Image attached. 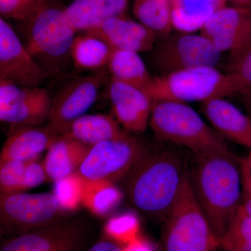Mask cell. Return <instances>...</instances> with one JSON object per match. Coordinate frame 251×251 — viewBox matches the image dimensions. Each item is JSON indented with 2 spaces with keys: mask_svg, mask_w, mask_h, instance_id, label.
Masks as SVG:
<instances>
[{
  "mask_svg": "<svg viewBox=\"0 0 251 251\" xmlns=\"http://www.w3.org/2000/svg\"><path fill=\"white\" fill-rule=\"evenodd\" d=\"M82 234L80 225L62 221L15 236L4 243L0 251H61L76 249Z\"/></svg>",
  "mask_w": 251,
  "mask_h": 251,
  "instance_id": "obj_15",
  "label": "cell"
},
{
  "mask_svg": "<svg viewBox=\"0 0 251 251\" xmlns=\"http://www.w3.org/2000/svg\"><path fill=\"white\" fill-rule=\"evenodd\" d=\"M23 44L50 75L71 56L77 31L65 12L53 0H43L25 19L20 22Z\"/></svg>",
  "mask_w": 251,
  "mask_h": 251,
  "instance_id": "obj_3",
  "label": "cell"
},
{
  "mask_svg": "<svg viewBox=\"0 0 251 251\" xmlns=\"http://www.w3.org/2000/svg\"><path fill=\"white\" fill-rule=\"evenodd\" d=\"M195 156L191 185L220 242L242 204L240 160L230 151Z\"/></svg>",
  "mask_w": 251,
  "mask_h": 251,
  "instance_id": "obj_1",
  "label": "cell"
},
{
  "mask_svg": "<svg viewBox=\"0 0 251 251\" xmlns=\"http://www.w3.org/2000/svg\"><path fill=\"white\" fill-rule=\"evenodd\" d=\"M241 171L242 175L243 186L247 188L251 191V168L240 160Z\"/></svg>",
  "mask_w": 251,
  "mask_h": 251,
  "instance_id": "obj_36",
  "label": "cell"
},
{
  "mask_svg": "<svg viewBox=\"0 0 251 251\" xmlns=\"http://www.w3.org/2000/svg\"><path fill=\"white\" fill-rule=\"evenodd\" d=\"M27 163V161H9L0 163L1 196L22 193Z\"/></svg>",
  "mask_w": 251,
  "mask_h": 251,
  "instance_id": "obj_31",
  "label": "cell"
},
{
  "mask_svg": "<svg viewBox=\"0 0 251 251\" xmlns=\"http://www.w3.org/2000/svg\"><path fill=\"white\" fill-rule=\"evenodd\" d=\"M47 179L44 163H40L36 159L27 161L22 192L42 184Z\"/></svg>",
  "mask_w": 251,
  "mask_h": 251,
  "instance_id": "obj_33",
  "label": "cell"
},
{
  "mask_svg": "<svg viewBox=\"0 0 251 251\" xmlns=\"http://www.w3.org/2000/svg\"><path fill=\"white\" fill-rule=\"evenodd\" d=\"M248 103L250 104V105H251V101L249 102V103Z\"/></svg>",
  "mask_w": 251,
  "mask_h": 251,
  "instance_id": "obj_41",
  "label": "cell"
},
{
  "mask_svg": "<svg viewBox=\"0 0 251 251\" xmlns=\"http://www.w3.org/2000/svg\"><path fill=\"white\" fill-rule=\"evenodd\" d=\"M75 251V249H67V250H64V251Z\"/></svg>",
  "mask_w": 251,
  "mask_h": 251,
  "instance_id": "obj_40",
  "label": "cell"
},
{
  "mask_svg": "<svg viewBox=\"0 0 251 251\" xmlns=\"http://www.w3.org/2000/svg\"><path fill=\"white\" fill-rule=\"evenodd\" d=\"M188 174L179 153L168 150L148 151L128 174L127 196L140 212L166 218Z\"/></svg>",
  "mask_w": 251,
  "mask_h": 251,
  "instance_id": "obj_2",
  "label": "cell"
},
{
  "mask_svg": "<svg viewBox=\"0 0 251 251\" xmlns=\"http://www.w3.org/2000/svg\"><path fill=\"white\" fill-rule=\"evenodd\" d=\"M138 227L137 218L131 214H125L109 220L104 231L114 242L127 245L138 237Z\"/></svg>",
  "mask_w": 251,
  "mask_h": 251,
  "instance_id": "obj_30",
  "label": "cell"
},
{
  "mask_svg": "<svg viewBox=\"0 0 251 251\" xmlns=\"http://www.w3.org/2000/svg\"><path fill=\"white\" fill-rule=\"evenodd\" d=\"M91 32L101 37L114 50L138 53L152 49L156 36L146 26L126 16L110 18Z\"/></svg>",
  "mask_w": 251,
  "mask_h": 251,
  "instance_id": "obj_16",
  "label": "cell"
},
{
  "mask_svg": "<svg viewBox=\"0 0 251 251\" xmlns=\"http://www.w3.org/2000/svg\"><path fill=\"white\" fill-rule=\"evenodd\" d=\"M133 13L137 21L163 38L173 29V0H135Z\"/></svg>",
  "mask_w": 251,
  "mask_h": 251,
  "instance_id": "obj_25",
  "label": "cell"
},
{
  "mask_svg": "<svg viewBox=\"0 0 251 251\" xmlns=\"http://www.w3.org/2000/svg\"><path fill=\"white\" fill-rule=\"evenodd\" d=\"M242 205L251 217V191L244 186H243Z\"/></svg>",
  "mask_w": 251,
  "mask_h": 251,
  "instance_id": "obj_37",
  "label": "cell"
},
{
  "mask_svg": "<svg viewBox=\"0 0 251 251\" xmlns=\"http://www.w3.org/2000/svg\"><path fill=\"white\" fill-rule=\"evenodd\" d=\"M61 135L77 140L88 147L128 135L116 119L102 115H84L67 126Z\"/></svg>",
  "mask_w": 251,
  "mask_h": 251,
  "instance_id": "obj_20",
  "label": "cell"
},
{
  "mask_svg": "<svg viewBox=\"0 0 251 251\" xmlns=\"http://www.w3.org/2000/svg\"><path fill=\"white\" fill-rule=\"evenodd\" d=\"M114 50L101 37L87 31L75 36L71 57L77 69L100 70L108 67Z\"/></svg>",
  "mask_w": 251,
  "mask_h": 251,
  "instance_id": "obj_22",
  "label": "cell"
},
{
  "mask_svg": "<svg viewBox=\"0 0 251 251\" xmlns=\"http://www.w3.org/2000/svg\"><path fill=\"white\" fill-rule=\"evenodd\" d=\"M221 54L202 34L179 31L163 38L157 46L154 62L162 74H167L191 68L216 67Z\"/></svg>",
  "mask_w": 251,
  "mask_h": 251,
  "instance_id": "obj_9",
  "label": "cell"
},
{
  "mask_svg": "<svg viewBox=\"0 0 251 251\" xmlns=\"http://www.w3.org/2000/svg\"><path fill=\"white\" fill-rule=\"evenodd\" d=\"M243 161H244V163H245L248 166L250 167V168H251V150L247 158H244V159H243Z\"/></svg>",
  "mask_w": 251,
  "mask_h": 251,
  "instance_id": "obj_39",
  "label": "cell"
},
{
  "mask_svg": "<svg viewBox=\"0 0 251 251\" xmlns=\"http://www.w3.org/2000/svg\"><path fill=\"white\" fill-rule=\"evenodd\" d=\"M150 125L159 139L184 147L195 155L229 151L223 137L186 103H153Z\"/></svg>",
  "mask_w": 251,
  "mask_h": 251,
  "instance_id": "obj_4",
  "label": "cell"
},
{
  "mask_svg": "<svg viewBox=\"0 0 251 251\" xmlns=\"http://www.w3.org/2000/svg\"><path fill=\"white\" fill-rule=\"evenodd\" d=\"M226 0H173V27L181 32L201 29Z\"/></svg>",
  "mask_w": 251,
  "mask_h": 251,
  "instance_id": "obj_24",
  "label": "cell"
},
{
  "mask_svg": "<svg viewBox=\"0 0 251 251\" xmlns=\"http://www.w3.org/2000/svg\"><path fill=\"white\" fill-rule=\"evenodd\" d=\"M122 196L112 184H85L82 202L97 215L103 216L116 206Z\"/></svg>",
  "mask_w": 251,
  "mask_h": 251,
  "instance_id": "obj_28",
  "label": "cell"
},
{
  "mask_svg": "<svg viewBox=\"0 0 251 251\" xmlns=\"http://www.w3.org/2000/svg\"><path fill=\"white\" fill-rule=\"evenodd\" d=\"M229 97L251 101V43L229 56Z\"/></svg>",
  "mask_w": 251,
  "mask_h": 251,
  "instance_id": "obj_26",
  "label": "cell"
},
{
  "mask_svg": "<svg viewBox=\"0 0 251 251\" xmlns=\"http://www.w3.org/2000/svg\"><path fill=\"white\" fill-rule=\"evenodd\" d=\"M60 136L49 125L21 126L8 137L0 155V163L36 159Z\"/></svg>",
  "mask_w": 251,
  "mask_h": 251,
  "instance_id": "obj_18",
  "label": "cell"
},
{
  "mask_svg": "<svg viewBox=\"0 0 251 251\" xmlns=\"http://www.w3.org/2000/svg\"><path fill=\"white\" fill-rule=\"evenodd\" d=\"M65 211L53 192L1 195V234L15 237L62 222Z\"/></svg>",
  "mask_w": 251,
  "mask_h": 251,
  "instance_id": "obj_8",
  "label": "cell"
},
{
  "mask_svg": "<svg viewBox=\"0 0 251 251\" xmlns=\"http://www.w3.org/2000/svg\"><path fill=\"white\" fill-rule=\"evenodd\" d=\"M125 249V251H152L148 243L138 237L126 245Z\"/></svg>",
  "mask_w": 251,
  "mask_h": 251,
  "instance_id": "obj_35",
  "label": "cell"
},
{
  "mask_svg": "<svg viewBox=\"0 0 251 251\" xmlns=\"http://www.w3.org/2000/svg\"><path fill=\"white\" fill-rule=\"evenodd\" d=\"M54 183V194L66 211L75 209L82 202L85 184L76 172Z\"/></svg>",
  "mask_w": 251,
  "mask_h": 251,
  "instance_id": "obj_29",
  "label": "cell"
},
{
  "mask_svg": "<svg viewBox=\"0 0 251 251\" xmlns=\"http://www.w3.org/2000/svg\"><path fill=\"white\" fill-rule=\"evenodd\" d=\"M52 98L41 87H23L0 80V120L16 126L49 122Z\"/></svg>",
  "mask_w": 251,
  "mask_h": 251,
  "instance_id": "obj_11",
  "label": "cell"
},
{
  "mask_svg": "<svg viewBox=\"0 0 251 251\" xmlns=\"http://www.w3.org/2000/svg\"><path fill=\"white\" fill-rule=\"evenodd\" d=\"M219 244L224 251H251V217L242 204Z\"/></svg>",
  "mask_w": 251,
  "mask_h": 251,
  "instance_id": "obj_27",
  "label": "cell"
},
{
  "mask_svg": "<svg viewBox=\"0 0 251 251\" xmlns=\"http://www.w3.org/2000/svg\"><path fill=\"white\" fill-rule=\"evenodd\" d=\"M43 0H0V14L4 19L23 21Z\"/></svg>",
  "mask_w": 251,
  "mask_h": 251,
  "instance_id": "obj_32",
  "label": "cell"
},
{
  "mask_svg": "<svg viewBox=\"0 0 251 251\" xmlns=\"http://www.w3.org/2000/svg\"><path fill=\"white\" fill-rule=\"evenodd\" d=\"M219 241L198 202L189 174L166 218L162 251H218Z\"/></svg>",
  "mask_w": 251,
  "mask_h": 251,
  "instance_id": "obj_5",
  "label": "cell"
},
{
  "mask_svg": "<svg viewBox=\"0 0 251 251\" xmlns=\"http://www.w3.org/2000/svg\"><path fill=\"white\" fill-rule=\"evenodd\" d=\"M90 148L77 140L60 135L48 150L43 163L48 179L55 182L75 173Z\"/></svg>",
  "mask_w": 251,
  "mask_h": 251,
  "instance_id": "obj_21",
  "label": "cell"
},
{
  "mask_svg": "<svg viewBox=\"0 0 251 251\" xmlns=\"http://www.w3.org/2000/svg\"><path fill=\"white\" fill-rule=\"evenodd\" d=\"M88 251H125V249L113 241L103 240L94 244Z\"/></svg>",
  "mask_w": 251,
  "mask_h": 251,
  "instance_id": "obj_34",
  "label": "cell"
},
{
  "mask_svg": "<svg viewBox=\"0 0 251 251\" xmlns=\"http://www.w3.org/2000/svg\"><path fill=\"white\" fill-rule=\"evenodd\" d=\"M148 152L144 144L127 135L91 147L77 174L85 184H113L128 175Z\"/></svg>",
  "mask_w": 251,
  "mask_h": 251,
  "instance_id": "obj_7",
  "label": "cell"
},
{
  "mask_svg": "<svg viewBox=\"0 0 251 251\" xmlns=\"http://www.w3.org/2000/svg\"><path fill=\"white\" fill-rule=\"evenodd\" d=\"M109 97L115 119L124 129L143 133L150 122L153 103L151 98L136 87L111 78Z\"/></svg>",
  "mask_w": 251,
  "mask_h": 251,
  "instance_id": "obj_14",
  "label": "cell"
},
{
  "mask_svg": "<svg viewBox=\"0 0 251 251\" xmlns=\"http://www.w3.org/2000/svg\"><path fill=\"white\" fill-rule=\"evenodd\" d=\"M200 30L221 53H235L251 43V9L225 5L206 20Z\"/></svg>",
  "mask_w": 251,
  "mask_h": 251,
  "instance_id": "obj_13",
  "label": "cell"
},
{
  "mask_svg": "<svg viewBox=\"0 0 251 251\" xmlns=\"http://www.w3.org/2000/svg\"><path fill=\"white\" fill-rule=\"evenodd\" d=\"M202 111L222 137L251 150V119L225 98L202 103Z\"/></svg>",
  "mask_w": 251,
  "mask_h": 251,
  "instance_id": "obj_17",
  "label": "cell"
},
{
  "mask_svg": "<svg viewBox=\"0 0 251 251\" xmlns=\"http://www.w3.org/2000/svg\"><path fill=\"white\" fill-rule=\"evenodd\" d=\"M129 0H74L65 12L77 32L98 29L107 20L126 16Z\"/></svg>",
  "mask_w": 251,
  "mask_h": 251,
  "instance_id": "obj_19",
  "label": "cell"
},
{
  "mask_svg": "<svg viewBox=\"0 0 251 251\" xmlns=\"http://www.w3.org/2000/svg\"><path fill=\"white\" fill-rule=\"evenodd\" d=\"M106 69L87 76L77 77L65 84L52 98L48 125L59 135L69 124L85 115L98 98L106 80Z\"/></svg>",
  "mask_w": 251,
  "mask_h": 251,
  "instance_id": "obj_10",
  "label": "cell"
},
{
  "mask_svg": "<svg viewBox=\"0 0 251 251\" xmlns=\"http://www.w3.org/2000/svg\"><path fill=\"white\" fill-rule=\"evenodd\" d=\"M112 78L133 86L147 94L152 82V75L139 53L133 51L115 50L108 63Z\"/></svg>",
  "mask_w": 251,
  "mask_h": 251,
  "instance_id": "obj_23",
  "label": "cell"
},
{
  "mask_svg": "<svg viewBox=\"0 0 251 251\" xmlns=\"http://www.w3.org/2000/svg\"><path fill=\"white\" fill-rule=\"evenodd\" d=\"M50 75L23 44L14 28L0 18V80L23 87H37Z\"/></svg>",
  "mask_w": 251,
  "mask_h": 251,
  "instance_id": "obj_12",
  "label": "cell"
},
{
  "mask_svg": "<svg viewBox=\"0 0 251 251\" xmlns=\"http://www.w3.org/2000/svg\"><path fill=\"white\" fill-rule=\"evenodd\" d=\"M147 94L153 103L160 101L205 102L229 97L228 75L216 67L183 69L153 76Z\"/></svg>",
  "mask_w": 251,
  "mask_h": 251,
  "instance_id": "obj_6",
  "label": "cell"
},
{
  "mask_svg": "<svg viewBox=\"0 0 251 251\" xmlns=\"http://www.w3.org/2000/svg\"><path fill=\"white\" fill-rule=\"evenodd\" d=\"M229 1L233 4V6L251 9V0H229Z\"/></svg>",
  "mask_w": 251,
  "mask_h": 251,
  "instance_id": "obj_38",
  "label": "cell"
}]
</instances>
